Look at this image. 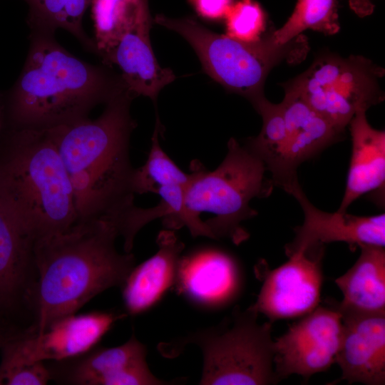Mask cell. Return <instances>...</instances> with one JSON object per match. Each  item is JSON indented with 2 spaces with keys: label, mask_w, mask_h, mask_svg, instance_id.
<instances>
[{
  "label": "cell",
  "mask_w": 385,
  "mask_h": 385,
  "mask_svg": "<svg viewBox=\"0 0 385 385\" xmlns=\"http://www.w3.org/2000/svg\"><path fill=\"white\" fill-rule=\"evenodd\" d=\"M135 97L128 88L95 120L48 129L72 186L77 222L106 220L118 231L135 207L129 144L136 126L130 111Z\"/></svg>",
  "instance_id": "1"
},
{
  "label": "cell",
  "mask_w": 385,
  "mask_h": 385,
  "mask_svg": "<svg viewBox=\"0 0 385 385\" xmlns=\"http://www.w3.org/2000/svg\"><path fill=\"white\" fill-rule=\"evenodd\" d=\"M118 236L112 222L95 219L34 242L38 279L34 324L29 332L40 334L103 291L123 285L135 258L117 251Z\"/></svg>",
  "instance_id": "2"
},
{
  "label": "cell",
  "mask_w": 385,
  "mask_h": 385,
  "mask_svg": "<svg viewBox=\"0 0 385 385\" xmlns=\"http://www.w3.org/2000/svg\"><path fill=\"white\" fill-rule=\"evenodd\" d=\"M29 40L25 63L6 98L12 128L44 130L71 123L128 88L108 66L69 53L55 33L30 31Z\"/></svg>",
  "instance_id": "3"
},
{
  "label": "cell",
  "mask_w": 385,
  "mask_h": 385,
  "mask_svg": "<svg viewBox=\"0 0 385 385\" xmlns=\"http://www.w3.org/2000/svg\"><path fill=\"white\" fill-rule=\"evenodd\" d=\"M0 207L34 243L77 222L72 186L48 129L11 128L0 145Z\"/></svg>",
  "instance_id": "4"
},
{
  "label": "cell",
  "mask_w": 385,
  "mask_h": 385,
  "mask_svg": "<svg viewBox=\"0 0 385 385\" xmlns=\"http://www.w3.org/2000/svg\"><path fill=\"white\" fill-rule=\"evenodd\" d=\"M250 306L235 307L216 326L197 330L158 345L165 357L178 356L187 345L198 346L202 355V385H267L280 381L274 369L271 322L260 324Z\"/></svg>",
  "instance_id": "5"
},
{
  "label": "cell",
  "mask_w": 385,
  "mask_h": 385,
  "mask_svg": "<svg viewBox=\"0 0 385 385\" xmlns=\"http://www.w3.org/2000/svg\"><path fill=\"white\" fill-rule=\"evenodd\" d=\"M185 202L189 212L200 217L202 212L214 216L205 221L213 239L227 238L236 245L249 237L241 222L257 215L250 206L255 197L268 196L272 180L265 176V163L245 145L235 138L227 143V153L214 170L196 160L191 164Z\"/></svg>",
  "instance_id": "6"
},
{
  "label": "cell",
  "mask_w": 385,
  "mask_h": 385,
  "mask_svg": "<svg viewBox=\"0 0 385 385\" xmlns=\"http://www.w3.org/2000/svg\"><path fill=\"white\" fill-rule=\"evenodd\" d=\"M154 21L183 36L212 78L250 101L263 94L265 79L274 66L284 61L299 63L309 51L307 39L301 34L279 45L271 33L256 41H244L215 33L192 18L158 14Z\"/></svg>",
  "instance_id": "7"
},
{
  "label": "cell",
  "mask_w": 385,
  "mask_h": 385,
  "mask_svg": "<svg viewBox=\"0 0 385 385\" xmlns=\"http://www.w3.org/2000/svg\"><path fill=\"white\" fill-rule=\"evenodd\" d=\"M384 69L361 56H325L291 83L309 105L343 132L355 113L383 101Z\"/></svg>",
  "instance_id": "8"
},
{
  "label": "cell",
  "mask_w": 385,
  "mask_h": 385,
  "mask_svg": "<svg viewBox=\"0 0 385 385\" xmlns=\"http://www.w3.org/2000/svg\"><path fill=\"white\" fill-rule=\"evenodd\" d=\"M127 315L113 310L73 314L56 320L40 334L14 335L1 349L0 367L80 355L97 346L114 324Z\"/></svg>",
  "instance_id": "9"
},
{
  "label": "cell",
  "mask_w": 385,
  "mask_h": 385,
  "mask_svg": "<svg viewBox=\"0 0 385 385\" xmlns=\"http://www.w3.org/2000/svg\"><path fill=\"white\" fill-rule=\"evenodd\" d=\"M324 248L294 252L282 265L271 270L264 261L255 267L262 284L256 302L250 307L270 322L302 317L320 302L323 282Z\"/></svg>",
  "instance_id": "10"
},
{
  "label": "cell",
  "mask_w": 385,
  "mask_h": 385,
  "mask_svg": "<svg viewBox=\"0 0 385 385\" xmlns=\"http://www.w3.org/2000/svg\"><path fill=\"white\" fill-rule=\"evenodd\" d=\"M342 332V315L333 304L318 306L274 341V369L281 381L297 374L307 381L335 363Z\"/></svg>",
  "instance_id": "11"
},
{
  "label": "cell",
  "mask_w": 385,
  "mask_h": 385,
  "mask_svg": "<svg viewBox=\"0 0 385 385\" xmlns=\"http://www.w3.org/2000/svg\"><path fill=\"white\" fill-rule=\"evenodd\" d=\"M147 349L134 334L124 344L96 346L73 357L44 361L51 381L69 385H165L147 363Z\"/></svg>",
  "instance_id": "12"
},
{
  "label": "cell",
  "mask_w": 385,
  "mask_h": 385,
  "mask_svg": "<svg viewBox=\"0 0 385 385\" xmlns=\"http://www.w3.org/2000/svg\"><path fill=\"white\" fill-rule=\"evenodd\" d=\"M34 242L25 236L0 207V322L25 332L34 324L38 272Z\"/></svg>",
  "instance_id": "13"
},
{
  "label": "cell",
  "mask_w": 385,
  "mask_h": 385,
  "mask_svg": "<svg viewBox=\"0 0 385 385\" xmlns=\"http://www.w3.org/2000/svg\"><path fill=\"white\" fill-rule=\"evenodd\" d=\"M243 284L237 260L224 250L206 247L181 256L174 287L192 305L217 310L237 300Z\"/></svg>",
  "instance_id": "14"
},
{
  "label": "cell",
  "mask_w": 385,
  "mask_h": 385,
  "mask_svg": "<svg viewBox=\"0 0 385 385\" xmlns=\"http://www.w3.org/2000/svg\"><path fill=\"white\" fill-rule=\"evenodd\" d=\"M289 194L299 203L304 222L294 229L293 240L284 247L287 256L334 242H345L354 249L361 245L385 246L384 213L357 216L346 211H323L309 200L299 184Z\"/></svg>",
  "instance_id": "15"
},
{
  "label": "cell",
  "mask_w": 385,
  "mask_h": 385,
  "mask_svg": "<svg viewBox=\"0 0 385 385\" xmlns=\"http://www.w3.org/2000/svg\"><path fill=\"white\" fill-rule=\"evenodd\" d=\"M342 332L336 356L339 380L385 384V314H341Z\"/></svg>",
  "instance_id": "16"
},
{
  "label": "cell",
  "mask_w": 385,
  "mask_h": 385,
  "mask_svg": "<svg viewBox=\"0 0 385 385\" xmlns=\"http://www.w3.org/2000/svg\"><path fill=\"white\" fill-rule=\"evenodd\" d=\"M284 91L280 105L287 140L280 188L289 193L299 184L298 166L336 142L342 133L313 109L292 83L284 86Z\"/></svg>",
  "instance_id": "17"
},
{
  "label": "cell",
  "mask_w": 385,
  "mask_h": 385,
  "mask_svg": "<svg viewBox=\"0 0 385 385\" xmlns=\"http://www.w3.org/2000/svg\"><path fill=\"white\" fill-rule=\"evenodd\" d=\"M150 26L148 9L102 62L107 66L116 65L125 83L136 96H147L155 102L160 91L173 82L175 76L158 62L150 41Z\"/></svg>",
  "instance_id": "18"
},
{
  "label": "cell",
  "mask_w": 385,
  "mask_h": 385,
  "mask_svg": "<svg viewBox=\"0 0 385 385\" xmlns=\"http://www.w3.org/2000/svg\"><path fill=\"white\" fill-rule=\"evenodd\" d=\"M158 250L135 265L120 287L125 313L137 316L154 307L174 287L184 243L172 230L159 232Z\"/></svg>",
  "instance_id": "19"
},
{
  "label": "cell",
  "mask_w": 385,
  "mask_h": 385,
  "mask_svg": "<svg viewBox=\"0 0 385 385\" xmlns=\"http://www.w3.org/2000/svg\"><path fill=\"white\" fill-rule=\"evenodd\" d=\"M366 111H357L349 123L351 155L338 211H346L354 201L366 193L384 189L385 133L371 126Z\"/></svg>",
  "instance_id": "20"
},
{
  "label": "cell",
  "mask_w": 385,
  "mask_h": 385,
  "mask_svg": "<svg viewBox=\"0 0 385 385\" xmlns=\"http://www.w3.org/2000/svg\"><path fill=\"white\" fill-rule=\"evenodd\" d=\"M353 266L335 279L343 294L333 302L341 314H385L384 247L361 245Z\"/></svg>",
  "instance_id": "21"
},
{
  "label": "cell",
  "mask_w": 385,
  "mask_h": 385,
  "mask_svg": "<svg viewBox=\"0 0 385 385\" xmlns=\"http://www.w3.org/2000/svg\"><path fill=\"white\" fill-rule=\"evenodd\" d=\"M250 102L261 115L262 126L259 135L250 138L245 145L262 160L272 173L274 185L280 188L287 140L281 105L271 103L263 94Z\"/></svg>",
  "instance_id": "22"
},
{
  "label": "cell",
  "mask_w": 385,
  "mask_h": 385,
  "mask_svg": "<svg viewBox=\"0 0 385 385\" xmlns=\"http://www.w3.org/2000/svg\"><path fill=\"white\" fill-rule=\"evenodd\" d=\"M96 54L102 61L148 9V0H92Z\"/></svg>",
  "instance_id": "23"
},
{
  "label": "cell",
  "mask_w": 385,
  "mask_h": 385,
  "mask_svg": "<svg viewBox=\"0 0 385 385\" xmlns=\"http://www.w3.org/2000/svg\"><path fill=\"white\" fill-rule=\"evenodd\" d=\"M306 29L326 35L337 34L340 29L337 0H297L290 17L271 36L275 43L283 45Z\"/></svg>",
  "instance_id": "24"
},
{
  "label": "cell",
  "mask_w": 385,
  "mask_h": 385,
  "mask_svg": "<svg viewBox=\"0 0 385 385\" xmlns=\"http://www.w3.org/2000/svg\"><path fill=\"white\" fill-rule=\"evenodd\" d=\"M160 123L157 118L152 137L151 147L143 165L135 169L132 187L135 194L157 193L163 187L185 185L190 174L184 173L162 149L159 135Z\"/></svg>",
  "instance_id": "25"
},
{
  "label": "cell",
  "mask_w": 385,
  "mask_h": 385,
  "mask_svg": "<svg viewBox=\"0 0 385 385\" xmlns=\"http://www.w3.org/2000/svg\"><path fill=\"white\" fill-rule=\"evenodd\" d=\"M227 36L244 41L259 39L265 29V15L253 0H241L232 4L226 16Z\"/></svg>",
  "instance_id": "26"
},
{
  "label": "cell",
  "mask_w": 385,
  "mask_h": 385,
  "mask_svg": "<svg viewBox=\"0 0 385 385\" xmlns=\"http://www.w3.org/2000/svg\"><path fill=\"white\" fill-rule=\"evenodd\" d=\"M29 6L30 31L53 32L65 28L66 0H24Z\"/></svg>",
  "instance_id": "27"
},
{
  "label": "cell",
  "mask_w": 385,
  "mask_h": 385,
  "mask_svg": "<svg viewBox=\"0 0 385 385\" xmlns=\"http://www.w3.org/2000/svg\"><path fill=\"white\" fill-rule=\"evenodd\" d=\"M49 381L44 361L0 367V385H45Z\"/></svg>",
  "instance_id": "28"
},
{
  "label": "cell",
  "mask_w": 385,
  "mask_h": 385,
  "mask_svg": "<svg viewBox=\"0 0 385 385\" xmlns=\"http://www.w3.org/2000/svg\"><path fill=\"white\" fill-rule=\"evenodd\" d=\"M92 0H66L64 29L73 34L88 51L96 54L95 42L83 29V17Z\"/></svg>",
  "instance_id": "29"
},
{
  "label": "cell",
  "mask_w": 385,
  "mask_h": 385,
  "mask_svg": "<svg viewBox=\"0 0 385 385\" xmlns=\"http://www.w3.org/2000/svg\"><path fill=\"white\" fill-rule=\"evenodd\" d=\"M197 14L203 18L217 20L226 16L232 0H190Z\"/></svg>",
  "instance_id": "30"
},
{
  "label": "cell",
  "mask_w": 385,
  "mask_h": 385,
  "mask_svg": "<svg viewBox=\"0 0 385 385\" xmlns=\"http://www.w3.org/2000/svg\"><path fill=\"white\" fill-rule=\"evenodd\" d=\"M350 8L360 17H364L372 14L374 5L371 0H349Z\"/></svg>",
  "instance_id": "31"
},
{
  "label": "cell",
  "mask_w": 385,
  "mask_h": 385,
  "mask_svg": "<svg viewBox=\"0 0 385 385\" xmlns=\"http://www.w3.org/2000/svg\"><path fill=\"white\" fill-rule=\"evenodd\" d=\"M16 334V332L12 329L0 322V349H1V347L10 337Z\"/></svg>",
  "instance_id": "32"
}]
</instances>
